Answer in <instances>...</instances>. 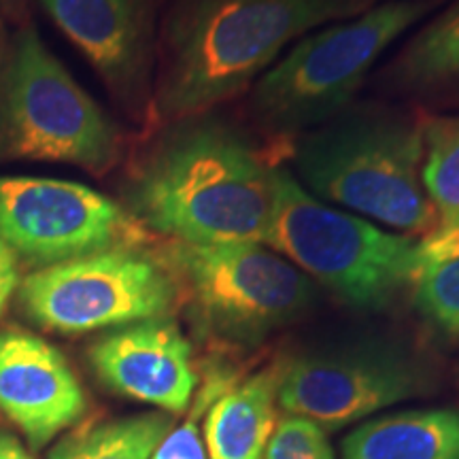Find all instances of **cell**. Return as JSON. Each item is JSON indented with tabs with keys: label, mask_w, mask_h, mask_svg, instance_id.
<instances>
[{
	"label": "cell",
	"mask_w": 459,
	"mask_h": 459,
	"mask_svg": "<svg viewBox=\"0 0 459 459\" xmlns=\"http://www.w3.org/2000/svg\"><path fill=\"white\" fill-rule=\"evenodd\" d=\"M277 203V166L237 126L204 111L169 124L130 175L124 209L175 243L266 245Z\"/></svg>",
	"instance_id": "obj_1"
},
{
	"label": "cell",
	"mask_w": 459,
	"mask_h": 459,
	"mask_svg": "<svg viewBox=\"0 0 459 459\" xmlns=\"http://www.w3.org/2000/svg\"><path fill=\"white\" fill-rule=\"evenodd\" d=\"M385 0H172L153 113L170 124L211 111L319 28Z\"/></svg>",
	"instance_id": "obj_2"
},
{
	"label": "cell",
	"mask_w": 459,
	"mask_h": 459,
	"mask_svg": "<svg viewBox=\"0 0 459 459\" xmlns=\"http://www.w3.org/2000/svg\"><path fill=\"white\" fill-rule=\"evenodd\" d=\"M421 126L381 105L344 108L298 136L294 152L302 187L406 237H426L438 226L421 181Z\"/></svg>",
	"instance_id": "obj_3"
},
{
	"label": "cell",
	"mask_w": 459,
	"mask_h": 459,
	"mask_svg": "<svg viewBox=\"0 0 459 459\" xmlns=\"http://www.w3.org/2000/svg\"><path fill=\"white\" fill-rule=\"evenodd\" d=\"M446 0H385L319 28L257 79L249 115L266 134L302 136L351 107L378 57Z\"/></svg>",
	"instance_id": "obj_4"
},
{
	"label": "cell",
	"mask_w": 459,
	"mask_h": 459,
	"mask_svg": "<svg viewBox=\"0 0 459 459\" xmlns=\"http://www.w3.org/2000/svg\"><path fill=\"white\" fill-rule=\"evenodd\" d=\"M117 126L32 26L0 51V162L45 160L105 175L119 160Z\"/></svg>",
	"instance_id": "obj_5"
},
{
	"label": "cell",
	"mask_w": 459,
	"mask_h": 459,
	"mask_svg": "<svg viewBox=\"0 0 459 459\" xmlns=\"http://www.w3.org/2000/svg\"><path fill=\"white\" fill-rule=\"evenodd\" d=\"M266 245L361 311L385 308L412 283L417 238L332 209L279 169V203Z\"/></svg>",
	"instance_id": "obj_6"
},
{
	"label": "cell",
	"mask_w": 459,
	"mask_h": 459,
	"mask_svg": "<svg viewBox=\"0 0 459 459\" xmlns=\"http://www.w3.org/2000/svg\"><path fill=\"white\" fill-rule=\"evenodd\" d=\"M166 266L187 287L200 325L217 341L255 347L313 307V281L262 243H172Z\"/></svg>",
	"instance_id": "obj_7"
},
{
	"label": "cell",
	"mask_w": 459,
	"mask_h": 459,
	"mask_svg": "<svg viewBox=\"0 0 459 459\" xmlns=\"http://www.w3.org/2000/svg\"><path fill=\"white\" fill-rule=\"evenodd\" d=\"M175 298L177 283L169 266L139 247H117L39 268L20 285L28 319L60 334L166 317Z\"/></svg>",
	"instance_id": "obj_8"
},
{
	"label": "cell",
	"mask_w": 459,
	"mask_h": 459,
	"mask_svg": "<svg viewBox=\"0 0 459 459\" xmlns=\"http://www.w3.org/2000/svg\"><path fill=\"white\" fill-rule=\"evenodd\" d=\"M143 228L88 186L43 177H0V238L37 266L136 247Z\"/></svg>",
	"instance_id": "obj_9"
},
{
	"label": "cell",
	"mask_w": 459,
	"mask_h": 459,
	"mask_svg": "<svg viewBox=\"0 0 459 459\" xmlns=\"http://www.w3.org/2000/svg\"><path fill=\"white\" fill-rule=\"evenodd\" d=\"M421 387L417 359L385 342L315 349L277 370L281 409L330 429L409 400Z\"/></svg>",
	"instance_id": "obj_10"
},
{
	"label": "cell",
	"mask_w": 459,
	"mask_h": 459,
	"mask_svg": "<svg viewBox=\"0 0 459 459\" xmlns=\"http://www.w3.org/2000/svg\"><path fill=\"white\" fill-rule=\"evenodd\" d=\"M56 26L126 105L145 111L152 96V0H39Z\"/></svg>",
	"instance_id": "obj_11"
},
{
	"label": "cell",
	"mask_w": 459,
	"mask_h": 459,
	"mask_svg": "<svg viewBox=\"0 0 459 459\" xmlns=\"http://www.w3.org/2000/svg\"><path fill=\"white\" fill-rule=\"evenodd\" d=\"M0 412L41 449L85 412V394L54 344L24 330H0Z\"/></svg>",
	"instance_id": "obj_12"
},
{
	"label": "cell",
	"mask_w": 459,
	"mask_h": 459,
	"mask_svg": "<svg viewBox=\"0 0 459 459\" xmlns=\"http://www.w3.org/2000/svg\"><path fill=\"white\" fill-rule=\"evenodd\" d=\"M90 361L113 392L169 412L186 411L198 385L192 344L166 317L108 332L91 344Z\"/></svg>",
	"instance_id": "obj_13"
},
{
	"label": "cell",
	"mask_w": 459,
	"mask_h": 459,
	"mask_svg": "<svg viewBox=\"0 0 459 459\" xmlns=\"http://www.w3.org/2000/svg\"><path fill=\"white\" fill-rule=\"evenodd\" d=\"M277 370L257 372L230 385L204 419V446L211 459H264L274 428Z\"/></svg>",
	"instance_id": "obj_14"
},
{
	"label": "cell",
	"mask_w": 459,
	"mask_h": 459,
	"mask_svg": "<svg viewBox=\"0 0 459 459\" xmlns=\"http://www.w3.org/2000/svg\"><path fill=\"white\" fill-rule=\"evenodd\" d=\"M342 459H459V412L419 409L372 419L347 436Z\"/></svg>",
	"instance_id": "obj_15"
},
{
	"label": "cell",
	"mask_w": 459,
	"mask_h": 459,
	"mask_svg": "<svg viewBox=\"0 0 459 459\" xmlns=\"http://www.w3.org/2000/svg\"><path fill=\"white\" fill-rule=\"evenodd\" d=\"M383 85L412 99H434L459 88V0L412 34L383 73Z\"/></svg>",
	"instance_id": "obj_16"
},
{
	"label": "cell",
	"mask_w": 459,
	"mask_h": 459,
	"mask_svg": "<svg viewBox=\"0 0 459 459\" xmlns=\"http://www.w3.org/2000/svg\"><path fill=\"white\" fill-rule=\"evenodd\" d=\"M411 285L417 311L445 334L459 336V228L436 226L417 240Z\"/></svg>",
	"instance_id": "obj_17"
},
{
	"label": "cell",
	"mask_w": 459,
	"mask_h": 459,
	"mask_svg": "<svg viewBox=\"0 0 459 459\" xmlns=\"http://www.w3.org/2000/svg\"><path fill=\"white\" fill-rule=\"evenodd\" d=\"M164 412H143L77 429L62 438L49 459H152L170 432Z\"/></svg>",
	"instance_id": "obj_18"
},
{
	"label": "cell",
	"mask_w": 459,
	"mask_h": 459,
	"mask_svg": "<svg viewBox=\"0 0 459 459\" xmlns=\"http://www.w3.org/2000/svg\"><path fill=\"white\" fill-rule=\"evenodd\" d=\"M421 128L423 187L438 226L459 228V117H436Z\"/></svg>",
	"instance_id": "obj_19"
},
{
	"label": "cell",
	"mask_w": 459,
	"mask_h": 459,
	"mask_svg": "<svg viewBox=\"0 0 459 459\" xmlns=\"http://www.w3.org/2000/svg\"><path fill=\"white\" fill-rule=\"evenodd\" d=\"M234 378L228 375H215L211 381L200 389L196 402H194L192 411L186 421L177 429H170L166 438L160 443V446L153 453L152 459H206L204 440L200 434V419L211 404L232 385Z\"/></svg>",
	"instance_id": "obj_20"
},
{
	"label": "cell",
	"mask_w": 459,
	"mask_h": 459,
	"mask_svg": "<svg viewBox=\"0 0 459 459\" xmlns=\"http://www.w3.org/2000/svg\"><path fill=\"white\" fill-rule=\"evenodd\" d=\"M264 459H334L325 429L307 417L290 415L279 421Z\"/></svg>",
	"instance_id": "obj_21"
},
{
	"label": "cell",
	"mask_w": 459,
	"mask_h": 459,
	"mask_svg": "<svg viewBox=\"0 0 459 459\" xmlns=\"http://www.w3.org/2000/svg\"><path fill=\"white\" fill-rule=\"evenodd\" d=\"M20 287V273H17V255L13 249L0 238V317L7 311L11 298Z\"/></svg>",
	"instance_id": "obj_22"
},
{
	"label": "cell",
	"mask_w": 459,
	"mask_h": 459,
	"mask_svg": "<svg viewBox=\"0 0 459 459\" xmlns=\"http://www.w3.org/2000/svg\"><path fill=\"white\" fill-rule=\"evenodd\" d=\"M0 459H32V457L15 436H11L9 432H3V429H0Z\"/></svg>",
	"instance_id": "obj_23"
}]
</instances>
